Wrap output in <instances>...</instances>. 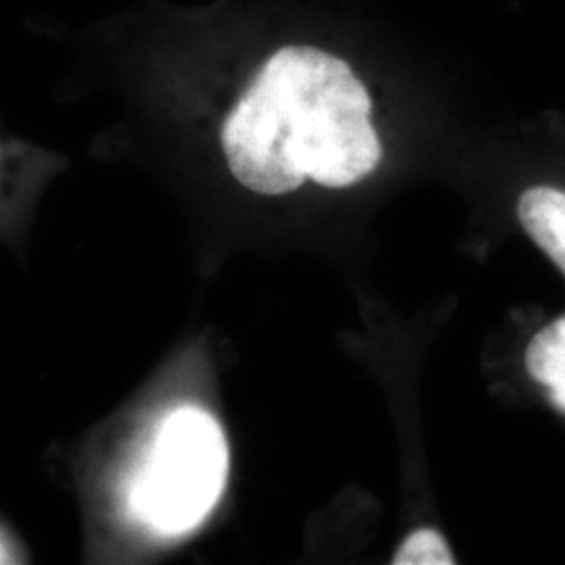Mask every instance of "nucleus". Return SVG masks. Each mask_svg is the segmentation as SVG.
Returning <instances> with one entry per match:
<instances>
[{"instance_id":"f257e3e1","label":"nucleus","mask_w":565,"mask_h":565,"mask_svg":"<svg viewBox=\"0 0 565 565\" xmlns=\"http://www.w3.org/2000/svg\"><path fill=\"white\" fill-rule=\"evenodd\" d=\"M371 97L345 61L285 46L243 90L223 126L233 177L260 195H285L312 179L342 189L382 160Z\"/></svg>"},{"instance_id":"f03ea898","label":"nucleus","mask_w":565,"mask_h":565,"mask_svg":"<svg viewBox=\"0 0 565 565\" xmlns=\"http://www.w3.org/2000/svg\"><path fill=\"white\" fill-rule=\"evenodd\" d=\"M228 446L221 424L203 408L179 406L156 427L130 476L126 507L156 536L193 532L221 501Z\"/></svg>"},{"instance_id":"7ed1b4c3","label":"nucleus","mask_w":565,"mask_h":565,"mask_svg":"<svg viewBox=\"0 0 565 565\" xmlns=\"http://www.w3.org/2000/svg\"><path fill=\"white\" fill-rule=\"evenodd\" d=\"M518 216L546 256L565 275V193L553 186H532L518 202Z\"/></svg>"},{"instance_id":"20e7f679","label":"nucleus","mask_w":565,"mask_h":565,"mask_svg":"<svg viewBox=\"0 0 565 565\" xmlns=\"http://www.w3.org/2000/svg\"><path fill=\"white\" fill-rule=\"evenodd\" d=\"M525 369L548 390L551 403L565 413V317L546 324L527 343Z\"/></svg>"},{"instance_id":"39448f33","label":"nucleus","mask_w":565,"mask_h":565,"mask_svg":"<svg viewBox=\"0 0 565 565\" xmlns=\"http://www.w3.org/2000/svg\"><path fill=\"white\" fill-rule=\"evenodd\" d=\"M455 562L445 536L431 527L408 534L392 559L394 565H452Z\"/></svg>"},{"instance_id":"423d86ee","label":"nucleus","mask_w":565,"mask_h":565,"mask_svg":"<svg viewBox=\"0 0 565 565\" xmlns=\"http://www.w3.org/2000/svg\"><path fill=\"white\" fill-rule=\"evenodd\" d=\"M9 562V551H7V546L2 545V541H0V564H7Z\"/></svg>"}]
</instances>
